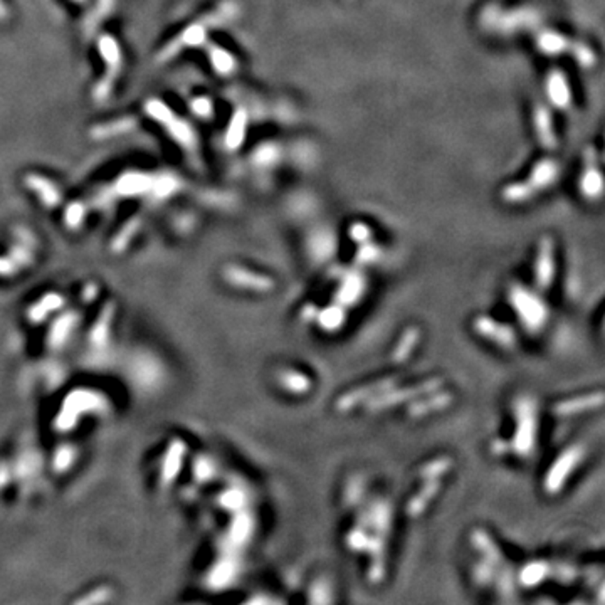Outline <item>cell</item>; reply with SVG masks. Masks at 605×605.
<instances>
[{"label": "cell", "mask_w": 605, "mask_h": 605, "mask_svg": "<svg viewBox=\"0 0 605 605\" xmlns=\"http://www.w3.org/2000/svg\"><path fill=\"white\" fill-rule=\"evenodd\" d=\"M506 302L511 309L515 323L528 335H538L550 321V308L543 293L533 286L511 283L506 288Z\"/></svg>", "instance_id": "obj_1"}, {"label": "cell", "mask_w": 605, "mask_h": 605, "mask_svg": "<svg viewBox=\"0 0 605 605\" xmlns=\"http://www.w3.org/2000/svg\"><path fill=\"white\" fill-rule=\"evenodd\" d=\"M538 414L537 404L532 397L523 395L513 402L511 432L506 439L509 454L516 459H530L537 447L538 439Z\"/></svg>", "instance_id": "obj_2"}, {"label": "cell", "mask_w": 605, "mask_h": 605, "mask_svg": "<svg viewBox=\"0 0 605 605\" xmlns=\"http://www.w3.org/2000/svg\"><path fill=\"white\" fill-rule=\"evenodd\" d=\"M587 449L582 442H570L569 446L553 458L550 466L546 467L541 478V493L550 498H555L565 490L569 481L580 469L582 462L585 461Z\"/></svg>", "instance_id": "obj_3"}, {"label": "cell", "mask_w": 605, "mask_h": 605, "mask_svg": "<svg viewBox=\"0 0 605 605\" xmlns=\"http://www.w3.org/2000/svg\"><path fill=\"white\" fill-rule=\"evenodd\" d=\"M469 328L476 338L483 340L488 345L498 348L500 351H515L520 343L515 325L500 320L490 313H478L472 316Z\"/></svg>", "instance_id": "obj_4"}, {"label": "cell", "mask_w": 605, "mask_h": 605, "mask_svg": "<svg viewBox=\"0 0 605 605\" xmlns=\"http://www.w3.org/2000/svg\"><path fill=\"white\" fill-rule=\"evenodd\" d=\"M558 263H557V244L550 235H545L538 240L537 249L533 254L532 263V276L533 288L538 291L546 293L555 284L557 277Z\"/></svg>", "instance_id": "obj_5"}, {"label": "cell", "mask_w": 605, "mask_h": 605, "mask_svg": "<svg viewBox=\"0 0 605 605\" xmlns=\"http://www.w3.org/2000/svg\"><path fill=\"white\" fill-rule=\"evenodd\" d=\"M397 382H399L397 377H384V379H377L374 382L356 385V387L350 388V391L340 393L337 399H335V410H337L338 414H347L358 407H363L372 397L387 391V388H391L392 385H395Z\"/></svg>", "instance_id": "obj_6"}, {"label": "cell", "mask_w": 605, "mask_h": 605, "mask_svg": "<svg viewBox=\"0 0 605 605\" xmlns=\"http://www.w3.org/2000/svg\"><path fill=\"white\" fill-rule=\"evenodd\" d=\"M412 404H407V414L409 418L412 421H421V418L432 417L434 414L442 412L447 407H451L454 402V393L451 391H441V387L434 388V391L422 393V395L416 397V399L410 400Z\"/></svg>", "instance_id": "obj_7"}, {"label": "cell", "mask_w": 605, "mask_h": 605, "mask_svg": "<svg viewBox=\"0 0 605 605\" xmlns=\"http://www.w3.org/2000/svg\"><path fill=\"white\" fill-rule=\"evenodd\" d=\"M543 91H545L548 105L555 110L565 111L570 110V106L574 105V91H571L569 76L560 69L548 71L545 76V82H543Z\"/></svg>", "instance_id": "obj_8"}, {"label": "cell", "mask_w": 605, "mask_h": 605, "mask_svg": "<svg viewBox=\"0 0 605 605\" xmlns=\"http://www.w3.org/2000/svg\"><path fill=\"white\" fill-rule=\"evenodd\" d=\"M604 402V393L602 391H592L587 393H578V395L571 397H563L558 402L553 404V414L557 417H575L582 416V414L594 412V410L602 407Z\"/></svg>", "instance_id": "obj_9"}, {"label": "cell", "mask_w": 605, "mask_h": 605, "mask_svg": "<svg viewBox=\"0 0 605 605\" xmlns=\"http://www.w3.org/2000/svg\"><path fill=\"white\" fill-rule=\"evenodd\" d=\"M276 384L281 392H284L286 395L296 397V399L309 395L314 388L313 377L298 367L281 368L276 374Z\"/></svg>", "instance_id": "obj_10"}, {"label": "cell", "mask_w": 605, "mask_h": 605, "mask_svg": "<svg viewBox=\"0 0 605 605\" xmlns=\"http://www.w3.org/2000/svg\"><path fill=\"white\" fill-rule=\"evenodd\" d=\"M558 178H560V165H558V161L553 159H543L538 160L537 163L530 168L528 177H526L525 180L534 192L540 194L543 190L553 187Z\"/></svg>", "instance_id": "obj_11"}, {"label": "cell", "mask_w": 605, "mask_h": 605, "mask_svg": "<svg viewBox=\"0 0 605 605\" xmlns=\"http://www.w3.org/2000/svg\"><path fill=\"white\" fill-rule=\"evenodd\" d=\"M532 123L534 136H537V140L540 142L541 147H545L546 150H555V147H557L558 143V136L557 130H555L553 116L550 108L545 105H534Z\"/></svg>", "instance_id": "obj_12"}, {"label": "cell", "mask_w": 605, "mask_h": 605, "mask_svg": "<svg viewBox=\"0 0 605 605\" xmlns=\"http://www.w3.org/2000/svg\"><path fill=\"white\" fill-rule=\"evenodd\" d=\"M422 342V330L418 325H410L407 328L402 330L399 338L392 345L391 350V362L392 363H404L407 362L410 356L417 351L418 345Z\"/></svg>", "instance_id": "obj_13"}, {"label": "cell", "mask_w": 605, "mask_h": 605, "mask_svg": "<svg viewBox=\"0 0 605 605\" xmlns=\"http://www.w3.org/2000/svg\"><path fill=\"white\" fill-rule=\"evenodd\" d=\"M577 187L580 196L585 198V201H600V197H602L604 178L597 161H585V167H583L578 175Z\"/></svg>", "instance_id": "obj_14"}, {"label": "cell", "mask_w": 605, "mask_h": 605, "mask_svg": "<svg viewBox=\"0 0 605 605\" xmlns=\"http://www.w3.org/2000/svg\"><path fill=\"white\" fill-rule=\"evenodd\" d=\"M347 316L348 313L345 306L333 302V305L325 306V308H318L313 321L316 323V326L323 333H338L345 326Z\"/></svg>", "instance_id": "obj_15"}, {"label": "cell", "mask_w": 605, "mask_h": 605, "mask_svg": "<svg viewBox=\"0 0 605 605\" xmlns=\"http://www.w3.org/2000/svg\"><path fill=\"white\" fill-rule=\"evenodd\" d=\"M454 466V459L451 455H436L424 461L417 467V479H444Z\"/></svg>", "instance_id": "obj_16"}, {"label": "cell", "mask_w": 605, "mask_h": 605, "mask_svg": "<svg viewBox=\"0 0 605 605\" xmlns=\"http://www.w3.org/2000/svg\"><path fill=\"white\" fill-rule=\"evenodd\" d=\"M365 293V284L360 275H348L345 279H342V283L338 284L337 296H338V305L350 308L355 302L360 301L362 294Z\"/></svg>", "instance_id": "obj_17"}, {"label": "cell", "mask_w": 605, "mask_h": 605, "mask_svg": "<svg viewBox=\"0 0 605 605\" xmlns=\"http://www.w3.org/2000/svg\"><path fill=\"white\" fill-rule=\"evenodd\" d=\"M534 45H537V51L541 52L543 56L552 57L565 52V49L569 48V39L558 31H541L537 36Z\"/></svg>", "instance_id": "obj_18"}, {"label": "cell", "mask_w": 605, "mask_h": 605, "mask_svg": "<svg viewBox=\"0 0 605 605\" xmlns=\"http://www.w3.org/2000/svg\"><path fill=\"white\" fill-rule=\"evenodd\" d=\"M501 201L508 205H523L528 204L532 198L537 196V192L526 184V180L509 182L501 189Z\"/></svg>", "instance_id": "obj_19"}, {"label": "cell", "mask_w": 605, "mask_h": 605, "mask_svg": "<svg viewBox=\"0 0 605 605\" xmlns=\"http://www.w3.org/2000/svg\"><path fill=\"white\" fill-rule=\"evenodd\" d=\"M550 570L552 569H550V565L546 562H541V560L530 562L526 563L520 574H518V582L523 583L525 587L541 585V583L548 578Z\"/></svg>", "instance_id": "obj_20"}, {"label": "cell", "mask_w": 605, "mask_h": 605, "mask_svg": "<svg viewBox=\"0 0 605 605\" xmlns=\"http://www.w3.org/2000/svg\"><path fill=\"white\" fill-rule=\"evenodd\" d=\"M212 64L214 69H217V73L221 74H232L235 71V64L231 52L224 51L221 48H215V54H212Z\"/></svg>", "instance_id": "obj_21"}, {"label": "cell", "mask_w": 605, "mask_h": 605, "mask_svg": "<svg viewBox=\"0 0 605 605\" xmlns=\"http://www.w3.org/2000/svg\"><path fill=\"white\" fill-rule=\"evenodd\" d=\"M348 235H350V238L353 239L356 244H360V246H362V244L370 242L374 232H372L370 227L365 226V224L360 222V224H355V226H351V229L348 231Z\"/></svg>", "instance_id": "obj_22"}, {"label": "cell", "mask_w": 605, "mask_h": 605, "mask_svg": "<svg viewBox=\"0 0 605 605\" xmlns=\"http://www.w3.org/2000/svg\"><path fill=\"white\" fill-rule=\"evenodd\" d=\"M74 2H80V0H74Z\"/></svg>", "instance_id": "obj_23"}]
</instances>
